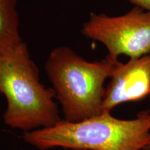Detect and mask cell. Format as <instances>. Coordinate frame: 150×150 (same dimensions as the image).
Segmentation results:
<instances>
[{
	"mask_svg": "<svg viewBox=\"0 0 150 150\" xmlns=\"http://www.w3.org/2000/svg\"><path fill=\"white\" fill-rule=\"evenodd\" d=\"M149 99H150V95H149ZM149 105H150V101H149Z\"/></svg>",
	"mask_w": 150,
	"mask_h": 150,
	"instance_id": "8",
	"label": "cell"
},
{
	"mask_svg": "<svg viewBox=\"0 0 150 150\" xmlns=\"http://www.w3.org/2000/svg\"><path fill=\"white\" fill-rule=\"evenodd\" d=\"M0 94L6 100L4 121L11 129L29 132L62 120L55 91L40 83L25 42L0 54Z\"/></svg>",
	"mask_w": 150,
	"mask_h": 150,
	"instance_id": "1",
	"label": "cell"
},
{
	"mask_svg": "<svg viewBox=\"0 0 150 150\" xmlns=\"http://www.w3.org/2000/svg\"><path fill=\"white\" fill-rule=\"evenodd\" d=\"M136 6L150 11V0H127Z\"/></svg>",
	"mask_w": 150,
	"mask_h": 150,
	"instance_id": "7",
	"label": "cell"
},
{
	"mask_svg": "<svg viewBox=\"0 0 150 150\" xmlns=\"http://www.w3.org/2000/svg\"><path fill=\"white\" fill-rule=\"evenodd\" d=\"M19 26L17 0H0V54L22 42Z\"/></svg>",
	"mask_w": 150,
	"mask_h": 150,
	"instance_id": "6",
	"label": "cell"
},
{
	"mask_svg": "<svg viewBox=\"0 0 150 150\" xmlns=\"http://www.w3.org/2000/svg\"><path fill=\"white\" fill-rule=\"evenodd\" d=\"M147 150H150V148H149V149H147Z\"/></svg>",
	"mask_w": 150,
	"mask_h": 150,
	"instance_id": "9",
	"label": "cell"
},
{
	"mask_svg": "<svg viewBox=\"0 0 150 150\" xmlns=\"http://www.w3.org/2000/svg\"><path fill=\"white\" fill-rule=\"evenodd\" d=\"M23 139L40 150H147L150 148V110L134 119H118L110 112L78 122L62 120L50 128L25 132Z\"/></svg>",
	"mask_w": 150,
	"mask_h": 150,
	"instance_id": "2",
	"label": "cell"
},
{
	"mask_svg": "<svg viewBox=\"0 0 150 150\" xmlns=\"http://www.w3.org/2000/svg\"><path fill=\"white\" fill-rule=\"evenodd\" d=\"M81 33L104 45L113 59L141 57L150 54V11L135 6L119 16L91 13Z\"/></svg>",
	"mask_w": 150,
	"mask_h": 150,
	"instance_id": "4",
	"label": "cell"
},
{
	"mask_svg": "<svg viewBox=\"0 0 150 150\" xmlns=\"http://www.w3.org/2000/svg\"><path fill=\"white\" fill-rule=\"evenodd\" d=\"M119 63L108 56L88 61L67 47L52 50L45 68L64 120L78 122L102 113L104 83Z\"/></svg>",
	"mask_w": 150,
	"mask_h": 150,
	"instance_id": "3",
	"label": "cell"
},
{
	"mask_svg": "<svg viewBox=\"0 0 150 150\" xmlns=\"http://www.w3.org/2000/svg\"><path fill=\"white\" fill-rule=\"evenodd\" d=\"M105 88L102 112H110L120 104L139 102L150 95V54L120 62Z\"/></svg>",
	"mask_w": 150,
	"mask_h": 150,
	"instance_id": "5",
	"label": "cell"
}]
</instances>
